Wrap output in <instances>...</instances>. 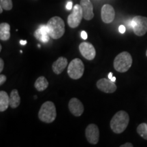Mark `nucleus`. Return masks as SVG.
Masks as SVG:
<instances>
[{"mask_svg": "<svg viewBox=\"0 0 147 147\" xmlns=\"http://www.w3.org/2000/svg\"><path fill=\"white\" fill-rule=\"evenodd\" d=\"M0 6L5 10H10L13 7L12 0H0Z\"/></svg>", "mask_w": 147, "mask_h": 147, "instance_id": "21", "label": "nucleus"}, {"mask_svg": "<svg viewBox=\"0 0 147 147\" xmlns=\"http://www.w3.org/2000/svg\"><path fill=\"white\" fill-rule=\"evenodd\" d=\"M66 8L67 9V10H71V8H72V2L71 1H68L67 3V5H66Z\"/></svg>", "mask_w": 147, "mask_h": 147, "instance_id": "26", "label": "nucleus"}, {"mask_svg": "<svg viewBox=\"0 0 147 147\" xmlns=\"http://www.w3.org/2000/svg\"><path fill=\"white\" fill-rule=\"evenodd\" d=\"M101 17L104 23L107 24L112 23L115 17V9L110 4L104 5L101 10Z\"/></svg>", "mask_w": 147, "mask_h": 147, "instance_id": "12", "label": "nucleus"}, {"mask_svg": "<svg viewBox=\"0 0 147 147\" xmlns=\"http://www.w3.org/2000/svg\"><path fill=\"white\" fill-rule=\"evenodd\" d=\"M97 87L101 91L106 93H113L116 91L117 89V85L115 82L112 81L110 79L102 78L100 79L96 83Z\"/></svg>", "mask_w": 147, "mask_h": 147, "instance_id": "10", "label": "nucleus"}, {"mask_svg": "<svg viewBox=\"0 0 147 147\" xmlns=\"http://www.w3.org/2000/svg\"><path fill=\"white\" fill-rule=\"evenodd\" d=\"M68 108L71 113L75 117H80L84 113V108L83 104L76 97H73L69 100Z\"/></svg>", "mask_w": 147, "mask_h": 147, "instance_id": "11", "label": "nucleus"}, {"mask_svg": "<svg viewBox=\"0 0 147 147\" xmlns=\"http://www.w3.org/2000/svg\"><path fill=\"white\" fill-rule=\"evenodd\" d=\"M7 78L5 75L1 74L0 75V85H2L3 84H4V82L6 81Z\"/></svg>", "mask_w": 147, "mask_h": 147, "instance_id": "22", "label": "nucleus"}, {"mask_svg": "<svg viewBox=\"0 0 147 147\" xmlns=\"http://www.w3.org/2000/svg\"><path fill=\"white\" fill-rule=\"evenodd\" d=\"M47 26L49 36L53 39L57 40L61 38L65 33V23L59 16H54L50 18Z\"/></svg>", "mask_w": 147, "mask_h": 147, "instance_id": "2", "label": "nucleus"}, {"mask_svg": "<svg viewBox=\"0 0 147 147\" xmlns=\"http://www.w3.org/2000/svg\"><path fill=\"white\" fill-rule=\"evenodd\" d=\"M84 71V65L83 62L79 58L73 59L68 65L67 74L69 76L74 80H78L83 75Z\"/></svg>", "mask_w": 147, "mask_h": 147, "instance_id": "5", "label": "nucleus"}, {"mask_svg": "<svg viewBox=\"0 0 147 147\" xmlns=\"http://www.w3.org/2000/svg\"><path fill=\"white\" fill-rule=\"evenodd\" d=\"M81 37H82V38L83 40H87V32H84V31H82V32H81Z\"/></svg>", "mask_w": 147, "mask_h": 147, "instance_id": "25", "label": "nucleus"}, {"mask_svg": "<svg viewBox=\"0 0 147 147\" xmlns=\"http://www.w3.org/2000/svg\"><path fill=\"white\" fill-rule=\"evenodd\" d=\"M119 31L121 34H124V33L125 32V27L123 25H120L119 27Z\"/></svg>", "mask_w": 147, "mask_h": 147, "instance_id": "23", "label": "nucleus"}, {"mask_svg": "<svg viewBox=\"0 0 147 147\" xmlns=\"http://www.w3.org/2000/svg\"><path fill=\"white\" fill-rule=\"evenodd\" d=\"M10 26L8 23L0 24V39L2 41H7L10 38Z\"/></svg>", "mask_w": 147, "mask_h": 147, "instance_id": "16", "label": "nucleus"}, {"mask_svg": "<svg viewBox=\"0 0 147 147\" xmlns=\"http://www.w3.org/2000/svg\"><path fill=\"white\" fill-rule=\"evenodd\" d=\"M3 67H4V62H3V60L2 59H0V72H2Z\"/></svg>", "mask_w": 147, "mask_h": 147, "instance_id": "24", "label": "nucleus"}, {"mask_svg": "<svg viewBox=\"0 0 147 147\" xmlns=\"http://www.w3.org/2000/svg\"><path fill=\"white\" fill-rule=\"evenodd\" d=\"M85 136L87 141L91 144H96L100 139V131L95 124H90L85 129Z\"/></svg>", "mask_w": 147, "mask_h": 147, "instance_id": "8", "label": "nucleus"}, {"mask_svg": "<svg viewBox=\"0 0 147 147\" xmlns=\"http://www.w3.org/2000/svg\"><path fill=\"white\" fill-rule=\"evenodd\" d=\"M3 8L1 6H0V13H2V12H3Z\"/></svg>", "mask_w": 147, "mask_h": 147, "instance_id": "31", "label": "nucleus"}, {"mask_svg": "<svg viewBox=\"0 0 147 147\" xmlns=\"http://www.w3.org/2000/svg\"><path fill=\"white\" fill-rule=\"evenodd\" d=\"M80 5H81L83 14V18L87 21H90L94 16L93 6L90 0H81Z\"/></svg>", "mask_w": 147, "mask_h": 147, "instance_id": "13", "label": "nucleus"}, {"mask_svg": "<svg viewBox=\"0 0 147 147\" xmlns=\"http://www.w3.org/2000/svg\"><path fill=\"white\" fill-rule=\"evenodd\" d=\"M82 18H83V14H82L81 5L76 4L74 7L72 12L67 17L68 25L71 28H76L80 25Z\"/></svg>", "mask_w": 147, "mask_h": 147, "instance_id": "7", "label": "nucleus"}, {"mask_svg": "<svg viewBox=\"0 0 147 147\" xmlns=\"http://www.w3.org/2000/svg\"><path fill=\"white\" fill-rule=\"evenodd\" d=\"M34 87L38 91H44L49 87V81L45 76H40L35 82Z\"/></svg>", "mask_w": 147, "mask_h": 147, "instance_id": "19", "label": "nucleus"}, {"mask_svg": "<svg viewBox=\"0 0 147 147\" xmlns=\"http://www.w3.org/2000/svg\"><path fill=\"white\" fill-rule=\"evenodd\" d=\"M21 97L17 89H14L10 94V106L12 108H16L20 105Z\"/></svg>", "mask_w": 147, "mask_h": 147, "instance_id": "18", "label": "nucleus"}, {"mask_svg": "<svg viewBox=\"0 0 147 147\" xmlns=\"http://www.w3.org/2000/svg\"><path fill=\"white\" fill-rule=\"evenodd\" d=\"M10 106V96L5 91H0V112H4Z\"/></svg>", "mask_w": 147, "mask_h": 147, "instance_id": "17", "label": "nucleus"}, {"mask_svg": "<svg viewBox=\"0 0 147 147\" xmlns=\"http://www.w3.org/2000/svg\"><path fill=\"white\" fill-rule=\"evenodd\" d=\"M113 73L112 72H110L109 74H108V78H110V80H111L112 78H113Z\"/></svg>", "mask_w": 147, "mask_h": 147, "instance_id": "29", "label": "nucleus"}, {"mask_svg": "<svg viewBox=\"0 0 147 147\" xmlns=\"http://www.w3.org/2000/svg\"><path fill=\"white\" fill-rule=\"evenodd\" d=\"M137 133L142 138L147 140V124L145 123L140 124L137 127Z\"/></svg>", "mask_w": 147, "mask_h": 147, "instance_id": "20", "label": "nucleus"}, {"mask_svg": "<svg viewBox=\"0 0 147 147\" xmlns=\"http://www.w3.org/2000/svg\"><path fill=\"white\" fill-rule=\"evenodd\" d=\"M129 122V117L127 113L124 110L117 112L110 121V125L114 133L120 134L127 127Z\"/></svg>", "mask_w": 147, "mask_h": 147, "instance_id": "1", "label": "nucleus"}, {"mask_svg": "<svg viewBox=\"0 0 147 147\" xmlns=\"http://www.w3.org/2000/svg\"><path fill=\"white\" fill-rule=\"evenodd\" d=\"M111 80H112V81H113V82H115V81H116V77L113 76V78L111 79Z\"/></svg>", "mask_w": 147, "mask_h": 147, "instance_id": "30", "label": "nucleus"}, {"mask_svg": "<svg viewBox=\"0 0 147 147\" xmlns=\"http://www.w3.org/2000/svg\"><path fill=\"white\" fill-rule=\"evenodd\" d=\"M146 57H147V50H146Z\"/></svg>", "mask_w": 147, "mask_h": 147, "instance_id": "33", "label": "nucleus"}, {"mask_svg": "<svg viewBox=\"0 0 147 147\" xmlns=\"http://www.w3.org/2000/svg\"><path fill=\"white\" fill-rule=\"evenodd\" d=\"M79 51L84 58L89 61L94 59L96 55L94 47L89 42H84L80 43L79 45Z\"/></svg>", "mask_w": 147, "mask_h": 147, "instance_id": "9", "label": "nucleus"}, {"mask_svg": "<svg viewBox=\"0 0 147 147\" xmlns=\"http://www.w3.org/2000/svg\"><path fill=\"white\" fill-rule=\"evenodd\" d=\"M34 37L39 41L46 43L50 40V36L48 32V29L47 25H40L37 30L34 32Z\"/></svg>", "mask_w": 147, "mask_h": 147, "instance_id": "14", "label": "nucleus"}, {"mask_svg": "<svg viewBox=\"0 0 147 147\" xmlns=\"http://www.w3.org/2000/svg\"><path fill=\"white\" fill-rule=\"evenodd\" d=\"M67 59L63 57H60L56 60L52 65L53 71L56 74H60L63 72V71L67 65Z\"/></svg>", "mask_w": 147, "mask_h": 147, "instance_id": "15", "label": "nucleus"}, {"mask_svg": "<svg viewBox=\"0 0 147 147\" xmlns=\"http://www.w3.org/2000/svg\"><path fill=\"white\" fill-rule=\"evenodd\" d=\"M1 49H2V47H1V45H0V51H1Z\"/></svg>", "mask_w": 147, "mask_h": 147, "instance_id": "32", "label": "nucleus"}, {"mask_svg": "<svg viewBox=\"0 0 147 147\" xmlns=\"http://www.w3.org/2000/svg\"><path fill=\"white\" fill-rule=\"evenodd\" d=\"M133 146H134V145L130 142H127V143H125V144L121 145V147H133Z\"/></svg>", "mask_w": 147, "mask_h": 147, "instance_id": "27", "label": "nucleus"}, {"mask_svg": "<svg viewBox=\"0 0 147 147\" xmlns=\"http://www.w3.org/2000/svg\"><path fill=\"white\" fill-rule=\"evenodd\" d=\"M132 63L133 59L131 55L127 51H123L116 57L113 62V66L116 71L124 73L129 69L132 65Z\"/></svg>", "mask_w": 147, "mask_h": 147, "instance_id": "4", "label": "nucleus"}, {"mask_svg": "<svg viewBox=\"0 0 147 147\" xmlns=\"http://www.w3.org/2000/svg\"><path fill=\"white\" fill-rule=\"evenodd\" d=\"M130 25L136 36H144L147 32V18L142 16H135L132 18Z\"/></svg>", "mask_w": 147, "mask_h": 147, "instance_id": "6", "label": "nucleus"}, {"mask_svg": "<svg viewBox=\"0 0 147 147\" xmlns=\"http://www.w3.org/2000/svg\"><path fill=\"white\" fill-rule=\"evenodd\" d=\"M57 117V110L54 103L47 101L42 104L38 113V118L46 123H51Z\"/></svg>", "mask_w": 147, "mask_h": 147, "instance_id": "3", "label": "nucleus"}, {"mask_svg": "<svg viewBox=\"0 0 147 147\" xmlns=\"http://www.w3.org/2000/svg\"><path fill=\"white\" fill-rule=\"evenodd\" d=\"M20 44H21V45H25L27 44V41L26 40H21V41H20Z\"/></svg>", "mask_w": 147, "mask_h": 147, "instance_id": "28", "label": "nucleus"}]
</instances>
